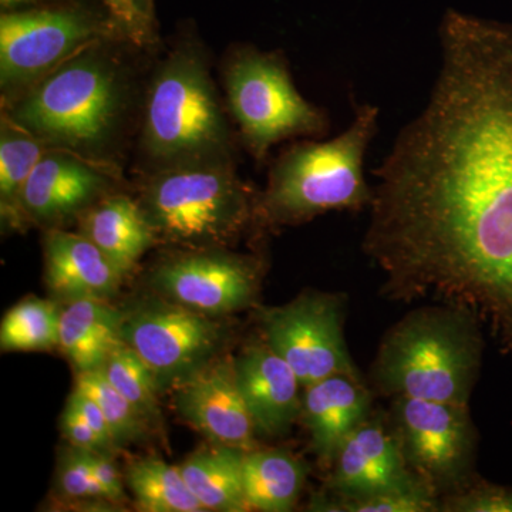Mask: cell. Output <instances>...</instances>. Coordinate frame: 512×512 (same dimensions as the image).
<instances>
[{"label": "cell", "instance_id": "6da1fadb", "mask_svg": "<svg viewBox=\"0 0 512 512\" xmlns=\"http://www.w3.org/2000/svg\"><path fill=\"white\" fill-rule=\"evenodd\" d=\"M440 55L375 170L363 254L384 298L468 309L512 360V23L450 9Z\"/></svg>", "mask_w": 512, "mask_h": 512}, {"label": "cell", "instance_id": "7a4b0ae2", "mask_svg": "<svg viewBox=\"0 0 512 512\" xmlns=\"http://www.w3.org/2000/svg\"><path fill=\"white\" fill-rule=\"evenodd\" d=\"M484 330L468 309L423 303L384 333L370 387L390 399L470 404L483 366Z\"/></svg>", "mask_w": 512, "mask_h": 512}, {"label": "cell", "instance_id": "3957f363", "mask_svg": "<svg viewBox=\"0 0 512 512\" xmlns=\"http://www.w3.org/2000/svg\"><path fill=\"white\" fill-rule=\"evenodd\" d=\"M379 107H355L352 123L325 141L292 144L276 158L256 195V222L279 228L305 224L332 211L369 210L373 187L365 160L379 130Z\"/></svg>", "mask_w": 512, "mask_h": 512}, {"label": "cell", "instance_id": "277c9868", "mask_svg": "<svg viewBox=\"0 0 512 512\" xmlns=\"http://www.w3.org/2000/svg\"><path fill=\"white\" fill-rule=\"evenodd\" d=\"M124 84L100 43L87 47L6 106V116L40 138L97 160L120 126Z\"/></svg>", "mask_w": 512, "mask_h": 512}, {"label": "cell", "instance_id": "5b68a950", "mask_svg": "<svg viewBox=\"0 0 512 512\" xmlns=\"http://www.w3.org/2000/svg\"><path fill=\"white\" fill-rule=\"evenodd\" d=\"M234 161L153 171L138 205L157 242L181 249L227 248L256 224V195Z\"/></svg>", "mask_w": 512, "mask_h": 512}, {"label": "cell", "instance_id": "8992f818", "mask_svg": "<svg viewBox=\"0 0 512 512\" xmlns=\"http://www.w3.org/2000/svg\"><path fill=\"white\" fill-rule=\"evenodd\" d=\"M141 147L154 171L232 161V136L200 50H174L148 90Z\"/></svg>", "mask_w": 512, "mask_h": 512}, {"label": "cell", "instance_id": "52a82bcc", "mask_svg": "<svg viewBox=\"0 0 512 512\" xmlns=\"http://www.w3.org/2000/svg\"><path fill=\"white\" fill-rule=\"evenodd\" d=\"M225 90L255 160L264 161L272 147L289 138L328 133L329 117L296 89L282 53L251 46L234 50L225 66Z\"/></svg>", "mask_w": 512, "mask_h": 512}, {"label": "cell", "instance_id": "ba28073f", "mask_svg": "<svg viewBox=\"0 0 512 512\" xmlns=\"http://www.w3.org/2000/svg\"><path fill=\"white\" fill-rule=\"evenodd\" d=\"M121 311L120 338L153 370L161 392L175 389L220 357L227 323L161 298L157 293Z\"/></svg>", "mask_w": 512, "mask_h": 512}, {"label": "cell", "instance_id": "9c48e42d", "mask_svg": "<svg viewBox=\"0 0 512 512\" xmlns=\"http://www.w3.org/2000/svg\"><path fill=\"white\" fill-rule=\"evenodd\" d=\"M387 417L407 466L440 497L477 480L478 433L468 404L396 397Z\"/></svg>", "mask_w": 512, "mask_h": 512}, {"label": "cell", "instance_id": "30bf717a", "mask_svg": "<svg viewBox=\"0 0 512 512\" xmlns=\"http://www.w3.org/2000/svg\"><path fill=\"white\" fill-rule=\"evenodd\" d=\"M346 295L306 289L281 306L258 309L261 338L292 367L302 387L360 375L345 339Z\"/></svg>", "mask_w": 512, "mask_h": 512}, {"label": "cell", "instance_id": "8fae6325", "mask_svg": "<svg viewBox=\"0 0 512 512\" xmlns=\"http://www.w3.org/2000/svg\"><path fill=\"white\" fill-rule=\"evenodd\" d=\"M106 28L86 13L42 9L0 18V87L6 103L28 92L57 67L97 45Z\"/></svg>", "mask_w": 512, "mask_h": 512}, {"label": "cell", "instance_id": "7c38bea8", "mask_svg": "<svg viewBox=\"0 0 512 512\" xmlns=\"http://www.w3.org/2000/svg\"><path fill=\"white\" fill-rule=\"evenodd\" d=\"M262 276L264 265L254 255L227 248L181 249L157 264L148 284L161 298L210 318H225L255 305Z\"/></svg>", "mask_w": 512, "mask_h": 512}, {"label": "cell", "instance_id": "4fadbf2b", "mask_svg": "<svg viewBox=\"0 0 512 512\" xmlns=\"http://www.w3.org/2000/svg\"><path fill=\"white\" fill-rule=\"evenodd\" d=\"M111 184L109 170L97 160L47 148L23 190V218L46 229L62 228L110 195Z\"/></svg>", "mask_w": 512, "mask_h": 512}, {"label": "cell", "instance_id": "5bb4252c", "mask_svg": "<svg viewBox=\"0 0 512 512\" xmlns=\"http://www.w3.org/2000/svg\"><path fill=\"white\" fill-rule=\"evenodd\" d=\"M328 473L325 493L333 498L380 493L417 477L407 466L389 417L383 412H373L350 434Z\"/></svg>", "mask_w": 512, "mask_h": 512}, {"label": "cell", "instance_id": "9a60e30c", "mask_svg": "<svg viewBox=\"0 0 512 512\" xmlns=\"http://www.w3.org/2000/svg\"><path fill=\"white\" fill-rule=\"evenodd\" d=\"M173 390L175 412L212 443L244 451L258 447L232 359L218 357Z\"/></svg>", "mask_w": 512, "mask_h": 512}, {"label": "cell", "instance_id": "2e32d148", "mask_svg": "<svg viewBox=\"0 0 512 512\" xmlns=\"http://www.w3.org/2000/svg\"><path fill=\"white\" fill-rule=\"evenodd\" d=\"M232 365L258 437L274 439L289 433L301 419L303 392L292 367L262 338L245 345Z\"/></svg>", "mask_w": 512, "mask_h": 512}, {"label": "cell", "instance_id": "e0dca14e", "mask_svg": "<svg viewBox=\"0 0 512 512\" xmlns=\"http://www.w3.org/2000/svg\"><path fill=\"white\" fill-rule=\"evenodd\" d=\"M373 396L362 376L335 375L303 387L299 421L322 468L329 470L340 446L375 412Z\"/></svg>", "mask_w": 512, "mask_h": 512}, {"label": "cell", "instance_id": "ac0fdd59", "mask_svg": "<svg viewBox=\"0 0 512 512\" xmlns=\"http://www.w3.org/2000/svg\"><path fill=\"white\" fill-rule=\"evenodd\" d=\"M45 279L52 295L67 303L110 301L124 278L90 239L55 228L45 237Z\"/></svg>", "mask_w": 512, "mask_h": 512}, {"label": "cell", "instance_id": "d6986e66", "mask_svg": "<svg viewBox=\"0 0 512 512\" xmlns=\"http://www.w3.org/2000/svg\"><path fill=\"white\" fill-rule=\"evenodd\" d=\"M79 227L80 234L103 252L123 278L157 242L138 202L123 194H110L97 202L84 212Z\"/></svg>", "mask_w": 512, "mask_h": 512}, {"label": "cell", "instance_id": "ffe728a7", "mask_svg": "<svg viewBox=\"0 0 512 512\" xmlns=\"http://www.w3.org/2000/svg\"><path fill=\"white\" fill-rule=\"evenodd\" d=\"M120 325L121 311L109 301L67 302L60 316L59 349L77 373L99 370L121 342Z\"/></svg>", "mask_w": 512, "mask_h": 512}, {"label": "cell", "instance_id": "44dd1931", "mask_svg": "<svg viewBox=\"0 0 512 512\" xmlns=\"http://www.w3.org/2000/svg\"><path fill=\"white\" fill-rule=\"evenodd\" d=\"M309 468L284 448H252L242 457L249 511L289 512L298 504Z\"/></svg>", "mask_w": 512, "mask_h": 512}, {"label": "cell", "instance_id": "7402d4cb", "mask_svg": "<svg viewBox=\"0 0 512 512\" xmlns=\"http://www.w3.org/2000/svg\"><path fill=\"white\" fill-rule=\"evenodd\" d=\"M241 448L212 443L190 454L180 470L205 511H249L242 477Z\"/></svg>", "mask_w": 512, "mask_h": 512}, {"label": "cell", "instance_id": "603a6c76", "mask_svg": "<svg viewBox=\"0 0 512 512\" xmlns=\"http://www.w3.org/2000/svg\"><path fill=\"white\" fill-rule=\"evenodd\" d=\"M47 147L40 138L18 126L6 114L0 126V208L9 227L26 224L22 214V195L30 175Z\"/></svg>", "mask_w": 512, "mask_h": 512}, {"label": "cell", "instance_id": "cb8c5ba5", "mask_svg": "<svg viewBox=\"0 0 512 512\" xmlns=\"http://www.w3.org/2000/svg\"><path fill=\"white\" fill-rule=\"evenodd\" d=\"M126 484L138 510L144 512H204L185 483L180 467L157 457H143L127 468Z\"/></svg>", "mask_w": 512, "mask_h": 512}, {"label": "cell", "instance_id": "d4e9b609", "mask_svg": "<svg viewBox=\"0 0 512 512\" xmlns=\"http://www.w3.org/2000/svg\"><path fill=\"white\" fill-rule=\"evenodd\" d=\"M62 309L56 302L29 296L13 306L0 326L3 352H45L59 348Z\"/></svg>", "mask_w": 512, "mask_h": 512}, {"label": "cell", "instance_id": "484cf974", "mask_svg": "<svg viewBox=\"0 0 512 512\" xmlns=\"http://www.w3.org/2000/svg\"><path fill=\"white\" fill-rule=\"evenodd\" d=\"M440 494L417 476L410 483L353 498H333L323 491L312 498L311 511L325 512H440Z\"/></svg>", "mask_w": 512, "mask_h": 512}, {"label": "cell", "instance_id": "4316f807", "mask_svg": "<svg viewBox=\"0 0 512 512\" xmlns=\"http://www.w3.org/2000/svg\"><path fill=\"white\" fill-rule=\"evenodd\" d=\"M111 386L137 407L151 426L161 420L160 386L153 370L121 340L100 367Z\"/></svg>", "mask_w": 512, "mask_h": 512}, {"label": "cell", "instance_id": "83f0119b", "mask_svg": "<svg viewBox=\"0 0 512 512\" xmlns=\"http://www.w3.org/2000/svg\"><path fill=\"white\" fill-rule=\"evenodd\" d=\"M76 389L89 394L103 410L116 446L127 447L147 439L150 421L117 392L101 370L77 373Z\"/></svg>", "mask_w": 512, "mask_h": 512}, {"label": "cell", "instance_id": "f1b7e54d", "mask_svg": "<svg viewBox=\"0 0 512 512\" xmlns=\"http://www.w3.org/2000/svg\"><path fill=\"white\" fill-rule=\"evenodd\" d=\"M55 493L63 503L106 501L93 476L90 451L70 446L60 451L57 461ZM107 503V501H106Z\"/></svg>", "mask_w": 512, "mask_h": 512}, {"label": "cell", "instance_id": "f546056e", "mask_svg": "<svg viewBox=\"0 0 512 512\" xmlns=\"http://www.w3.org/2000/svg\"><path fill=\"white\" fill-rule=\"evenodd\" d=\"M440 512H512V488L474 480L441 497Z\"/></svg>", "mask_w": 512, "mask_h": 512}, {"label": "cell", "instance_id": "4dcf8cb0", "mask_svg": "<svg viewBox=\"0 0 512 512\" xmlns=\"http://www.w3.org/2000/svg\"><path fill=\"white\" fill-rule=\"evenodd\" d=\"M60 427H62L64 439L70 446L89 451H106V453L113 454L100 439L99 434L87 423V420L84 419L83 414L79 412L70 397L62 414Z\"/></svg>", "mask_w": 512, "mask_h": 512}, {"label": "cell", "instance_id": "1f68e13d", "mask_svg": "<svg viewBox=\"0 0 512 512\" xmlns=\"http://www.w3.org/2000/svg\"><path fill=\"white\" fill-rule=\"evenodd\" d=\"M90 461H92L94 480L99 485L104 500L110 504H121L126 501L123 481H121L120 471L114 464L113 454L106 451H90Z\"/></svg>", "mask_w": 512, "mask_h": 512}, {"label": "cell", "instance_id": "d6a6232c", "mask_svg": "<svg viewBox=\"0 0 512 512\" xmlns=\"http://www.w3.org/2000/svg\"><path fill=\"white\" fill-rule=\"evenodd\" d=\"M70 399L73 400V403L76 404L79 412L83 414L84 419L87 420V423L92 426V429L99 434L103 443L106 444V447L109 448L111 453L119 450V447L114 443L113 434H111L109 423H107L106 416H104L103 410L100 409L99 404L96 403V400H93L89 394L82 392V390L76 389L74 387V392Z\"/></svg>", "mask_w": 512, "mask_h": 512}, {"label": "cell", "instance_id": "836d02e7", "mask_svg": "<svg viewBox=\"0 0 512 512\" xmlns=\"http://www.w3.org/2000/svg\"><path fill=\"white\" fill-rule=\"evenodd\" d=\"M107 5L113 12V15L116 16L120 22H123L124 25L130 26L131 30H141L143 28L144 20L140 18L137 10L134 9L133 3L131 0H106Z\"/></svg>", "mask_w": 512, "mask_h": 512}, {"label": "cell", "instance_id": "e575fe53", "mask_svg": "<svg viewBox=\"0 0 512 512\" xmlns=\"http://www.w3.org/2000/svg\"><path fill=\"white\" fill-rule=\"evenodd\" d=\"M151 2L153 0H131L134 9L137 10L138 15L143 20H146L150 16Z\"/></svg>", "mask_w": 512, "mask_h": 512}, {"label": "cell", "instance_id": "d590c367", "mask_svg": "<svg viewBox=\"0 0 512 512\" xmlns=\"http://www.w3.org/2000/svg\"><path fill=\"white\" fill-rule=\"evenodd\" d=\"M32 2V0H0L2 6L6 8H12V6L20 5V3Z\"/></svg>", "mask_w": 512, "mask_h": 512}]
</instances>
